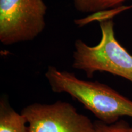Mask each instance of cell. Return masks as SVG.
<instances>
[{
    "instance_id": "1",
    "label": "cell",
    "mask_w": 132,
    "mask_h": 132,
    "mask_svg": "<svg viewBox=\"0 0 132 132\" xmlns=\"http://www.w3.org/2000/svg\"><path fill=\"white\" fill-rule=\"evenodd\" d=\"M45 77L53 91L70 94L104 123H115L122 116L132 118V100L106 85L80 80L53 66L48 67Z\"/></svg>"
},
{
    "instance_id": "2",
    "label": "cell",
    "mask_w": 132,
    "mask_h": 132,
    "mask_svg": "<svg viewBox=\"0 0 132 132\" xmlns=\"http://www.w3.org/2000/svg\"><path fill=\"white\" fill-rule=\"evenodd\" d=\"M99 21L102 33L100 42L90 47L80 39L76 40L72 66L84 71L89 78L100 71L122 77L132 82V56L117 40L113 20Z\"/></svg>"
},
{
    "instance_id": "7",
    "label": "cell",
    "mask_w": 132,
    "mask_h": 132,
    "mask_svg": "<svg viewBox=\"0 0 132 132\" xmlns=\"http://www.w3.org/2000/svg\"><path fill=\"white\" fill-rule=\"evenodd\" d=\"M94 132H131L129 125L123 120L108 124L100 120L94 122Z\"/></svg>"
},
{
    "instance_id": "8",
    "label": "cell",
    "mask_w": 132,
    "mask_h": 132,
    "mask_svg": "<svg viewBox=\"0 0 132 132\" xmlns=\"http://www.w3.org/2000/svg\"><path fill=\"white\" fill-rule=\"evenodd\" d=\"M130 131L132 132V125L131 127H130Z\"/></svg>"
},
{
    "instance_id": "3",
    "label": "cell",
    "mask_w": 132,
    "mask_h": 132,
    "mask_svg": "<svg viewBox=\"0 0 132 132\" xmlns=\"http://www.w3.org/2000/svg\"><path fill=\"white\" fill-rule=\"evenodd\" d=\"M44 0H0V41L4 45L32 40L45 26Z\"/></svg>"
},
{
    "instance_id": "5",
    "label": "cell",
    "mask_w": 132,
    "mask_h": 132,
    "mask_svg": "<svg viewBox=\"0 0 132 132\" xmlns=\"http://www.w3.org/2000/svg\"><path fill=\"white\" fill-rule=\"evenodd\" d=\"M27 120L11 108L7 100L0 102V132H28Z\"/></svg>"
},
{
    "instance_id": "6",
    "label": "cell",
    "mask_w": 132,
    "mask_h": 132,
    "mask_svg": "<svg viewBox=\"0 0 132 132\" xmlns=\"http://www.w3.org/2000/svg\"><path fill=\"white\" fill-rule=\"evenodd\" d=\"M127 0H73L74 6L81 12H99L108 9H114Z\"/></svg>"
},
{
    "instance_id": "9",
    "label": "cell",
    "mask_w": 132,
    "mask_h": 132,
    "mask_svg": "<svg viewBox=\"0 0 132 132\" xmlns=\"http://www.w3.org/2000/svg\"><path fill=\"white\" fill-rule=\"evenodd\" d=\"M131 7H132V6H131Z\"/></svg>"
},
{
    "instance_id": "4",
    "label": "cell",
    "mask_w": 132,
    "mask_h": 132,
    "mask_svg": "<svg viewBox=\"0 0 132 132\" xmlns=\"http://www.w3.org/2000/svg\"><path fill=\"white\" fill-rule=\"evenodd\" d=\"M21 114L29 123L28 132H94V122L67 102L34 103Z\"/></svg>"
}]
</instances>
